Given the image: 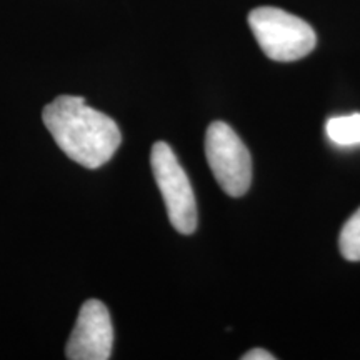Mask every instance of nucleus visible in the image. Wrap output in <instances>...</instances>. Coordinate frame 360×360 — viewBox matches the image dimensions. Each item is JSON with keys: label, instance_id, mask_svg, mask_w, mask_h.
<instances>
[{"label": "nucleus", "instance_id": "nucleus-1", "mask_svg": "<svg viewBox=\"0 0 360 360\" xmlns=\"http://www.w3.org/2000/svg\"><path fill=\"white\" fill-rule=\"evenodd\" d=\"M42 120L60 150L87 169L107 164L122 142L115 120L89 107L82 97H57L45 105Z\"/></svg>", "mask_w": 360, "mask_h": 360}, {"label": "nucleus", "instance_id": "nucleus-2", "mask_svg": "<svg viewBox=\"0 0 360 360\" xmlns=\"http://www.w3.org/2000/svg\"><path fill=\"white\" fill-rule=\"evenodd\" d=\"M249 25L262 52L276 62L299 60L317 44L307 22L277 7L254 8L249 13Z\"/></svg>", "mask_w": 360, "mask_h": 360}, {"label": "nucleus", "instance_id": "nucleus-3", "mask_svg": "<svg viewBox=\"0 0 360 360\" xmlns=\"http://www.w3.org/2000/svg\"><path fill=\"white\" fill-rule=\"evenodd\" d=\"M150 165L157 187L165 202L169 220L180 233H192L197 229V202L186 170L169 143L155 142L150 152Z\"/></svg>", "mask_w": 360, "mask_h": 360}, {"label": "nucleus", "instance_id": "nucleus-4", "mask_svg": "<svg viewBox=\"0 0 360 360\" xmlns=\"http://www.w3.org/2000/svg\"><path fill=\"white\" fill-rule=\"evenodd\" d=\"M205 157L215 180L231 197H242L252 182L249 148L231 125L212 122L205 134Z\"/></svg>", "mask_w": 360, "mask_h": 360}, {"label": "nucleus", "instance_id": "nucleus-5", "mask_svg": "<svg viewBox=\"0 0 360 360\" xmlns=\"http://www.w3.org/2000/svg\"><path fill=\"white\" fill-rule=\"evenodd\" d=\"M114 345L110 314L101 300L90 299L80 307L65 355L70 360H107Z\"/></svg>", "mask_w": 360, "mask_h": 360}, {"label": "nucleus", "instance_id": "nucleus-6", "mask_svg": "<svg viewBox=\"0 0 360 360\" xmlns=\"http://www.w3.org/2000/svg\"><path fill=\"white\" fill-rule=\"evenodd\" d=\"M326 132L337 146H360V114L332 117L327 120Z\"/></svg>", "mask_w": 360, "mask_h": 360}, {"label": "nucleus", "instance_id": "nucleus-7", "mask_svg": "<svg viewBox=\"0 0 360 360\" xmlns=\"http://www.w3.org/2000/svg\"><path fill=\"white\" fill-rule=\"evenodd\" d=\"M339 249L347 260H352V262L360 260V207L342 227Z\"/></svg>", "mask_w": 360, "mask_h": 360}, {"label": "nucleus", "instance_id": "nucleus-8", "mask_svg": "<svg viewBox=\"0 0 360 360\" xmlns=\"http://www.w3.org/2000/svg\"><path fill=\"white\" fill-rule=\"evenodd\" d=\"M272 354L264 349H252L245 355H242V360H274Z\"/></svg>", "mask_w": 360, "mask_h": 360}]
</instances>
